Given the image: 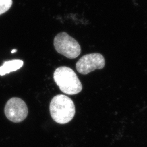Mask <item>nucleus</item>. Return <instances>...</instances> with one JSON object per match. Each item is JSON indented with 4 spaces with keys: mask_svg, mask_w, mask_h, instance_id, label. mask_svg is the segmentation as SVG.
<instances>
[{
    "mask_svg": "<svg viewBox=\"0 0 147 147\" xmlns=\"http://www.w3.org/2000/svg\"><path fill=\"white\" fill-rule=\"evenodd\" d=\"M28 113V110L26 104L19 98H12L5 104V116L12 122L20 123L24 121L26 118Z\"/></svg>",
    "mask_w": 147,
    "mask_h": 147,
    "instance_id": "4",
    "label": "nucleus"
},
{
    "mask_svg": "<svg viewBox=\"0 0 147 147\" xmlns=\"http://www.w3.org/2000/svg\"><path fill=\"white\" fill-rule=\"evenodd\" d=\"M12 0H0V15L8 11L12 5Z\"/></svg>",
    "mask_w": 147,
    "mask_h": 147,
    "instance_id": "7",
    "label": "nucleus"
},
{
    "mask_svg": "<svg viewBox=\"0 0 147 147\" xmlns=\"http://www.w3.org/2000/svg\"><path fill=\"white\" fill-rule=\"evenodd\" d=\"M24 65V62L20 59H13L5 61L3 65L0 67V75L3 76L13 71L20 69Z\"/></svg>",
    "mask_w": 147,
    "mask_h": 147,
    "instance_id": "6",
    "label": "nucleus"
},
{
    "mask_svg": "<svg viewBox=\"0 0 147 147\" xmlns=\"http://www.w3.org/2000/svg\"><path fill=\"white\" fill-rule=\"evenodd\" d=\"M104 56L98 53H93L83 56L76 64V68L79 73L87 75L96 69L105 67Z\"/></svg>",
    "mask_w": 147,
    "mask_h": 147,
    "instance_id": "5",
    "label": "nucleus"
},
{
    "mask_svg": "<svg viewBox=\"0 0 147 147\" xmlns=\"http://www.w3.org/2000/svg\"><path fill=\"white\" fill-rule=\"evenodd\" d=\"M53 45L59 53L70 59L78 57L81 51L79 42L64 32L58 33L55 37Z\"/></svg>",
    "mask_w": 147,
    "mask_h": 147,
    "instance_id": "3",
    "label": "nucleus"
},
{
    "mask_svg": "<svg viewBox=\"0 0 147 147\" xmlns=\"http://www.w3.org/2000/svg\"><path fill=\"white\" fill-rule=\"evenodd\" d=\"M16 51H17V50H16V49H14V50H13L11 51V53H16Z\"/></svg>",
    "mask_w": 147,
    "mask_h": 147,
    "instance_id": "8",
    "label": "nucleus"
},
{
    "mask_svg": "<svg viewBox=\"0 0 147 147\" xmlns=\"http://www.w3.org/2000/svg\"><path fill=\"white\" fill-rule=\"evenodd\" d=\"M53 79L60 90L65 94H77L81 92L82 85L73 69L60 67L53 73Z\"/></svg>",
    "mask_w": 147,
    "mask_h": 147,
    "instance_id": "2",
    "label": "nucleus"
},
{
    "mask_svg": "<svg viewBox=\"0 0 147 147\" xmlns=\"http://www.w3.org/2000/svg\"><path fill=\"white\" fill-rule=\"evenodd\" d=\"M50 115L53 120L60 124H65L73 119L75 106L73 100L63 94L57 95L50 104Z\"/></svg>",
    "mask_w": 147,
    "mask_h": 147,
    "instance_id": "1",
    "label": "nucleus"
}]
</instances>
